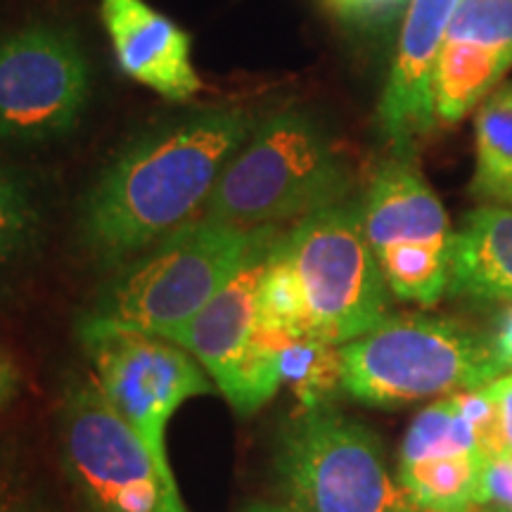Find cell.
Here are the masks:
<instances>
[{"mask_svg":"<svg viewBox=\"0 0 512 512\" xmlns=\"http://www.w3.org/2000/svg\"><path fill=\"white\" fill-rule=\"evenodd\" d=\"M484 463L479 451L399 463V484L420 512H479Z\"/></svg>","mask_w":512,"mask_h":512,"instance_id":"cell-16","label":"cell"},{"mask_svg":"<svg viewBox=\"0 0 512 512\" xmlns=\"http://www.w3.org/2000/svg\"><path fill=\"white\" fill-rule=\"evenodd\" d=\"M498 401V427H501L503 456L512 458V373L491 382Z\"/></svg>","mask_w":512,"mask_h":512,"instance_id":"cell-25","label":"cell"},{"mask_svg":"<svg viewBox=\"0 0 512 512\" xmlns=\"http://www.w3.org/2000/svg\"><path fill=\"white\" fill-rule=\"evenodd\" d=\"M256 328L287 337H311L306 290L287 249L285 235L275 238L256 292Z\"/></svg>","mask_w":512,"mask_h":512,"instance_id":"cell-18","label":"cell"},{"mask_svg":"<svg viewBox=\"0 0 512 512\" xmlns=\"http://www.w3.org/2000/svg\"><path fill=\"white\" fill-rule=\"evenodd\" d=\"M69 477L93 512H188L171 472L95 384L69 392L62 413Z\"/></svg>","mask_w":512,"mask_h":512,"instance_id":"cell-7","label":"cell"},{"mask_svg":"<svg viewBox=\"0 0 512 512\" xmlns=\"http://www.w3.org/2000/svg\"><path fill=\"white\" fill-rule=\"evenodd\" d=\"M460 0H408L399 43L377 105V124L394 157L413 159L439 126L434 112V67Z\"/></svg>","mask_w":512,"mask_h":512,"instance_id":"cell-11","label":"cell"},{"mask_svg":"<svg viewBox=\"0 0 512 512\" xmlns=\"http://www.w3.org/2000/svg\"><path fill=\"white\" fill-rule=\"evenodd\" d=\"M285 242L306 290L311 337L344 347L387 318L389 287L363 230L361 204L313 211Z\"/></svg>","mask_w":512,"mask_h":512,"instance_id":"cell-6","label":"cell"},{"mask_svg":"<svg viewBox=\"0 0 512 512\" xmlns=\"http://www.w3.org/2000/svg\"><path fill=\"white\" fill-rule=\"evenodd\" d=\"M81 339L98 392L169 465L166 427L185 401L214 389L207 370L178 344L145 332L81 330Z\"/></svg>","mask_w":512,"mask_h":512,"instance_id":"cell-10","label":"cell"},{"mask_svg":"<svg viewBox=\"0 0 512 512\" xmlns=\"http://www.w3.org/2000/svg\"><path fill=\"white\" fill-rule=\"evenodd\" d=\"M472 451L482 453L477 432L460 411L456 396L451 394L444 401L432 403L413 420L401 444L399 463H418V460Z\"/></svg>","mask_w":512,"mask_h":512,"instance_id":"cell-19","label":"cell"},{"mask_svg":"<svg viewBox=\"0 0 512 512\" xmlns=\"http://www.w3.org/2000/svg\"><path fill=\"white\" fill-rule=\"evenodd\" d=\"M351 171L332 133L306 110L259 121L204 204V219L256 230L342 202Z\"/></svg>","mask_w":512,"mask_h":512,"instance_id":"cell-2","label":"cell"},{"mask_svg":"<svg viewBox=\"0 0 512 512\" xmlns=\"http://www.w3.org/2000/svg\"><path fill=\"white\" fill-rule=\"evenodd\" d=\"M19 382H22V377H19L17 363L0 349V411L17 396Z\"/></svg>","mask_w":512,"mask_h":512,"instance_id":"cell-28","label":"cell"},{"mask_svg":"<svg viewBox=\"0 0 512 512\" xmlns=\"http://www.w3.org/2000/svg\"><path fill=\"white\" fill-rule=\"evenodd\" d=\"M278 235L275 226L256 230L252 247L233 278L188 323L162 335L188 351L207 370L211 382H216L223 396L233 387L242 358L252 344L256 330V292Z\"/></svg>","mask_w":512,"mask_h":512,"instance_id":"cell-13","label":"cell"},{"mask_svg":"<svg viewBox=\"0 0 512 512\" xmlns=\"http://www.w3.org/2000/svg\"><path fill=\"white\" fill-rule=\"evenodd\" d=\"M339 358L344 392L375 408L479 389L505 373L489 335L420 313L387 316Z\"/></svg>","mask_w":512,"mask_h":512,"instance_id":"cell-3","label":"cell"},{"mask_svg":"<svg viewBox=\"0 0 512 512\" xmlns=\"http://www.w3.org/2000/svg\"><path fill=\"white\" fill-rule=\"evenodd\" d=\"M489 337L503 370H512V302L503 304Z\"/></svg>","mask_w":512,"mask_h":512,"instance_id":"cell-26","label":"cell"},{"mask_svg":"<svg viewBox=\"0 0 512 512\" xmlns=\"http://www.w3.org/2000/svg\"><path fill=\"white\" fill-rule=\"evenodd\" d=\"M479 512H512V510L501 508V505H491V508H484V505H482V510H479Z\"/></svg>","mask_w":512,"mask_h":512,"instance_id":"cell-31","label":"cell"},{"mask_svg":"<svg viewBox=\"0 0 512 512\" xmlns=\"http://www.w3.org/2000/svg\"><path fill=\"white\" fill-rule=\"evenodd\" d=\"M361 219L389 292L403 302L437 304L448 290L453 230L413 159L392 157L377 166Z\"/></svg>","mask_w":512,"mask_h":512,"instance_id":"cell-8","label":"cell"},{"mask_svg":"<svg viewBox=\"0 0 512 512\" xmlns=\"http://www.w3.org/2000/svg\"><path fill=\"white\" fill-rule=\"evenodd\" d=\"M259 230V228H256ZM256 230L200 216L121 266L81 330H131L162 337L188 323L233 278L252 247Z\"/></svg>","mask_w":512,"mask_h":512,"instance_id":"cell-4","label":"cell"},{"mask_svg":"<svg viewBox=\"0 0 512 512\" xmlns=\"http://www.w3.org/2000/svg\"><path fill=\"white\" fill-rule=\"evenodd\" d=\"M27 498L19 489V479L8 463L0 460V512H12Z\"/></svg>","mask_w":512,"mask_h":512,"instance_id":"cell-27","label":"cell"},{"mask_svg":"<svg viewBox=\"0 0 512 512\" xmlns=\"http://www.w3.org/2000/svg\"><path fill=\"white\" fill-rule=\"evenodd\" d=\"M275 475L287 512H420L389 475L375 434L330 403L290 420Z\"/></svg>","mask_w":512,"mask_h":512,"instance_id":"cell-5","label":"cell"},{"mask_svg":"<svg viewBox=\"0 0 512 512\" xmlns=\"http://www.w3.org/2000/svg\"><path fill=\"white\" fill-rule=\"evenodd\" d=\"M43 214L29 176L0 162V271L22 259L41 235Z\"/></svg>","mask_w":512,"mask_h":512,"instance_id":"cell-20","label":"cell"},{"mask_svg":"<svg viewBox=\"0 0 512 512\" xmlns=\"http://www.w3.org/2000/svg\"><path fill=\"white\" fill-rule=\"evenodd\" d=\"M479 505H501L512 510V458H486L479 484Z\"/></svg>","mask_w":512,"mask_h":512,"instance_id":"cell-24","label":"cell"},{"mask_svg":"<svg viewBox=\"0 0 512 512\" xmlns=\"http://www.w3.org/2000/svg\"><path fill=\"white\" fill-rule=\"evenodd\" d=\"M283 384H290L302 408L330 403L342 387L339 347L316 337H287L283 344Z\"/></svg>","mask_w":512,"mask_h":512,"instance_id":"cell-21","label":"cell"},{"mask_svg":"<svg viewBox=\"0 0 512 512\" xmlns=\"http://www.w3.org/2000/svg\"><path fill=\"white\" fill-rule=\"evenodd\" d=\"M88 98L91 62L72 29L31 22L0 41V143L69 136Z\"/></svg>","mask_w":512,"mask_h":512,"instance_id":"cell-9","label":"cell"},{"mask_svg":"<svg viewBox=\"0 0 512 512\" xmlns=\"http://www.w3.org/2000/svg\"><path fill=\"white\" fill-rule=\"evenodd\" d=\"M12 512H53V510H50L46 503H41V501H31V498L27 496V498H24V501L19 503L17 508L12 510Z\"/></svg>","mask_w":512,"mask_h":512,"instance_id":"cell-29","label":"cell"},{"mask_svg":"<svg viewBox=\"0 0 512 512\" xmlns=\"http://www.w3.org/2000/svg\"><path fill=\"white\" fill-rule=\"evenodd\" d=\"M512 69V0H460L434 67L441 126L463 121Z\"/></svg>","mask_w":512,"mask_h":512,"instance_id":"cell-12","label":"cell"},{"mask_svg":"<svg viewBox=\"0 0 512 512\" xmlns=\"http://www.w3.org/2000/svg\"><path fill=\"white\" fill-rule=\"evenodd\" d=\"M456 396L460 411L475 427L479 448L486 458L503 456L501 448V427H498V401L494 394V387L486 384L479 389H467V392H458Z\"/></svg>","mask_w":512,"mask_h":512,"instance_id":"cell-22","label":"cell"},{"mask_svg":"<svg viewBox=\"0 0 512 512\" xmlns=\"http://www.w3.org/2000/svg\"><path fill=\"white\" fill-rule=\"evenodd\" d=\"M256 124L247 107L214 105L133 136L83 197L86 252L100 266L121 268L192 221Z\"/></svg>","mask_w":512,"mask_h":512,"instance_id":"cell-1","label":"cell"},{"mask_svg":"<svg viewBox=\"0 0 512 512\" xmlns=\"http://www.w3.org/2000/svg\"><path fill=\"white\" fill-rule=\"evenodd\" d=\"M114 57L128 79L164 100L185 102L202 88L188 31L145 0H100Z\"/></svg>","mask_w":512,"mask_h":512,"instance_id":"cell-14","label":"cell"},{"mask_svg":"<svg viewBox=\"0 0 512 512\" xmlns=\"http://www.w3.org/2000/svg\"><path fill=\"white\" fill-rule=\"evenodd\" d=\"M325 3L351 27L380 31L403 17L408 0H325Z\"/></svg>","mask_w":512,"mask_h":512,"instance_id":"cell-23","label":"cell"},{"mask_svg":"<svg viewBox=\"0 0 512 512\" xmlns=\"http://www.w3.org/2000/svg\"><path fill=\"white\" fill-rule=\"evenodd\" d=\"M448 294L477 304L512 302V207L475 209L453 233Z\"/></svg>","mask_w":512,"mask_h":512,"instance_id":"cell-15","label":"cell"},{"mask_svg":"<svg viewBox=\"0 0 512 512\" xmlns=\"http://www.w3.org/2000/svg\"><path fill=\"white\" fill-rule=\"evenodd\" d=\"M475 150L472 195L496 207H512V81L477 107Z\"/></svg>","mask_w":512,"mask_h":512,"instance_id":"cell-17","label":"cell"},{"mask_svg":"<svg viewBox=\"0 0 512 512\" xmlns=\"http://www.w3.org/2000/svg\"><path fill=\"white\" fill-rule=\"evenodd\" d=\"M242 512H287L285 508H278V505H266V503H256V505H249L247 510Z\"/></svg>","mask_w":512,"mask_h":512,"instance_id":"cell-30","label":"cell"}]
</instances>
